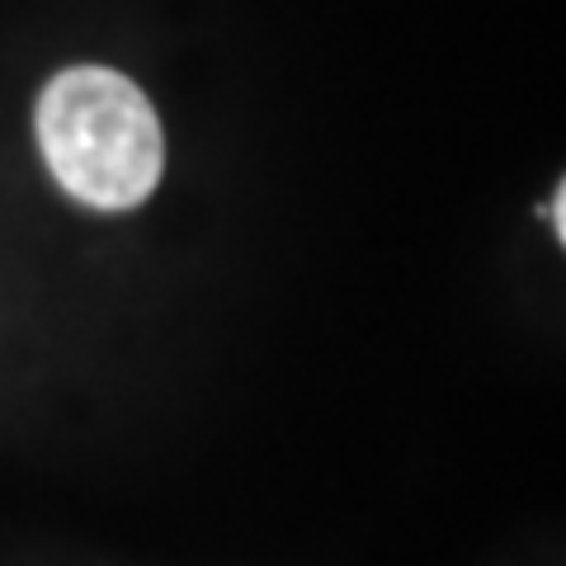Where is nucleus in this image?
Listing matches in <instances>:
<instances>
[{"mask_svg":"<svg viewBox=\"0 0 566 566\" xmlns=\"http://www.w3.org/2000/svg\"><path fill=\"white\" fill-rule=\"evenodd\" d=\"M33 128L52 180L99 212H128L161 185V118L123 71H57L39 95Z\"/></svg>","mask_w":566,"mask_h":566,"instance_id":"1","label":"nucleus"}]
</instances>
